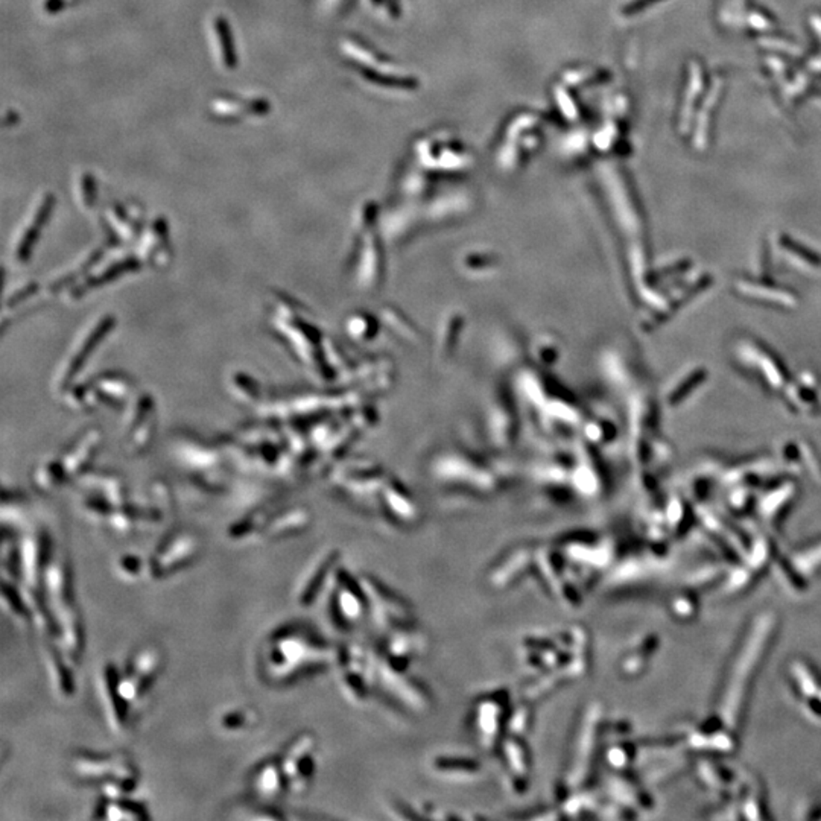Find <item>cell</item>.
Wrapping results in <instances>:
<instances>
[{
    "instance_id": "9c48e42d",
    "label": "cell",
    "mask_w": 821,
    "mask_h": 821,
    "mask_svg": "<svg viewBox=\"0 0 821 821\" xmlns=\"http://www.w3.org/2000/svg\"><path fill=\"white\" fill-rule=\"evenodd\" d=\"M247 781L251 795L262 803H273L287 792L278 756L262 759L251 768Z\"/></svg>"
},
{
    "instance_id": "30bf717a",
    "label": "cell",
    "mask_w": 821,
    "mask_h": 821,
    "mask_svg": "<svg viewBox=\"0 0 821 821\" xmlns=\"http://www.w3.org/2000/svg\"><path fill=\"white\" fill-rule=\"evenodd\" d=\"M501 753L504 773L513 791H523L528 786L531 771V756L527 744L520 739V735H513L501 741L497 747Z\"/></svg>"
},
{
    "instance_id": "3957f363",
    "label": "cell",
    "mask_w": 821,
    "mask_h": 821,
    "mask_svg": "<svg viewBox=\"0 0 821 821\" xmlns=\"http://www.w3.org/2000/svg\"><path fill=\"white\" fill-rule=\"evenodd\" d=\"M510 695L504 689L484 693L473 701L470 729L473 738L484 750H495L504 739V730L510 725L513 709Z\"/></svg>"
},
{
    "instance_id": "4fadbf2b",
    "label": "cell",
    "mask_w": 821,
    "mask_h": 821,
    "mask_svg": "<svg viewBox=\"0 0 821 821\" xmlns=\"http://www.w3.org/2000/svg\"><path fill=\"white\" fill-rule=\"evenodd\" d=\"M309 525L310 514L306 510H303V508L283 510L273 513L264 531H262V537L271 541L285 540L301 534L303 531L309 528Z\"/></svg>"
},
{
    "instance_id": "e0dca14e",
    "label": "cell",
    "mask_w": 821,
    "mask_h": 821,
    "mask_svg": "<svg viewBox=\"0 0 821 821\" xmlns=\"http://www.w3.org/2000/svg\"><path fill=\"white\" fill-rule=\"evenodd\" d=\"M116 572L125 581H137L146 575V564L135 554H123L116 560Z\"/></svg>"
},
{
    "instance_id": "7c38bea8",
    "label": "cell",
    "mask_w": 821,
    "mask_h": 821,
    "mask_svg": "<svg viewBox=\"0 0 821 821\" xmlns=\"http://www.w3.org/2000/svg\"><path fill=\"white\" fill-rule=\"evenodd\" d=\"M93 818L108 821H142L149 820L151 817L148 808L142 801L135 800L133 795L121 799H107L100 795L93 808Z\"/></svg>"
},
{
    "instance_id": "ba28073f",
    "label": "cell",
    "mask_w": 821,
    "mask_h": 821,
    "mask_svg": "<svg viewBox=\"0 0 821 821\" xmlns=\"http://www.w3.org/2000/svg\"><path fill=\"white\" fill-rule=\"evenodd\" d=\"M119 672L121 670L114 662H107L99 672V693L100 698H103L100 701H103L108 725L116 733L123 732L133 719V714L126 707L122 697L119 695V691H117V675H119Z\"/></svg>"
},
{
    "instance_id": "6da1fadb",
    "label": "cell",
    "mask_w": 821,
    "mask_h": 821,
    "mask_svg": "<svg viewBox=\"0 0 821 821\" xmlns=\"http://www.w3.org/2000/svg\"><path fill=\"white\" fill-rule=\"evenodd\" d=\"M338 648L309 628L289 622L269 633L259 653V674L269 686L285 688L336 665Z\"/></svg>"
},
{
    "instance_id": "5bb4252c",
    "label": "cell",
    "mask_w": 821,
    "mask_h": 821,
    "mask_svg": "<svg viewBox=\"0 0 821 821\" xmlns=\"http://www.w3.org/2000/svg\"><path fill=\"white\" fill-rule=\"evenodd\" d=\"M46 663L50 681H52V686L58 695L66 700L72 698L76 692L73 675L75 668L67 662V658L63 656L57 643L50 639H47L46 643Z\"/></svg>"
},
{
    "instance_id": "2e32d148",
    "label": "cell",
    "mask_w": 821,
    "mask_h": 821,
    "mask_svg": "<svg viewBox=\"0 0 821 821\" xmlns=\"http://www.w3.org/2000/svg\"><path fill=\"white\" fill-rule=\"evenodd\" d=\"M219 730L227 735H239L257 725V710L250 706H233L223 710L218 718Z\"/></svg>"
},
{
    "instance_id": "5b68a950",
    "label": "cell",
    "mask_w": 821,
    "mask_h": 821,
    "mask_svg": "<svg viewBox=\"0 0 821 821\" xmlns=\"http://www.w3.org/2000/svg\"><path fill=\"white\" fill-rule=\"evenodd\" d=\"M285 776L286 790L294 795L309 791L317 773V739L309 732H301L286 744L278 755Z\"/></svg>"
},
{
    "instance_id": "52a82bcc",
    "label": "cell",
    "mask_w": 821,
    "mask_h": 821,
    "mask_svg": "<svg viewBox=\"0 0 821 821\" xmlns=\"http://www.w3.org/2000/svg\"><path fill=\"white\" fill-rule=\"evenodd\" d=\"M338 558H340V554L333 549H327L326 552L318 555V558L312 562L300 580L297 594H295V601L300 607L309 608L315 604V601L326 590L329 581L333 577Z\"/></svg>"
},
{
    "instance_id": "277c9868",
    "label": "cell",
    "mask_w": 821,
    "mask_h": 821,
    "mask_svg": "<svg viewBox=\"0 0 821 821\" xmlns=\"http://www.w3.org/2000/svg\"><path fill=\"white\" fill-rule=\"evenodd\" d=\"M202 540L193 531H176L160 543L146 562V575L154 581H163L180 573L198 560Z\"/></svg>"
},
{
    "instance_id": "9a60e30c",
    "label": "cell",
    "mask_w": 821,
    "mask_h": 821,
    "mask_svg": "<svg viewBox=\"0 0 821 821\" xmlns=\"http://www.w3.org/2000/svg\"><path fill=\"white\" fill-rule=\"evenodd\" d=\"M429 769L437 777L453 782L473 781L482 773L481 762L467 756L437 755L429 762Z\"/></svg>"
},
{
    "instance_id": "7a4b0ae2",
    "label": "cell",
    "mask_w": 821,
    "mask_h": 821,
    "mask_svg": "<svg viewBox=\"0 0 821 821\" xmlns=\"http://www.w3.org/2000/svg\"><path fill=\"white\" fill-rule=\"evenodd\" d=\"M370 615L368 596L362 580L336 566L330 580L327 617L338 631H352Z\"/></svg>"
},
{
    "instance_id": "8992f818",
    "label": "cell",
    "mask_w": 821,
    "mask_h": 821,
    "mask_svg": "<svg viewBox=\"0 0 821 821\" xmlns=\"http://www.w3.org/2000/svg\"><path fill=\"white\" fill-rule=\"evenodd\" d=\"M336 666L344 695L356 705L366 702L375 684V662L370 653L359 645H344L338 648Z\"/></svg>"
},
{
    "instance_id": "8fae6325",
    "label": "cell",
    "mask_w": 821,
    "mask_h": 821,
    "mask_svg": "<svg viewBox=\"0 0 821 821\" xmlns=\"http://www.w3.org/2000/svg\"><path fill=\"white\" fill-rule=\"evenodd\" d=\"M163 651L157 645L148 643V645H142L134 651L123 671L130 674L134 680H137L143 688H146L151 692L152 686H154V683L163 671Z\"/></svg>"
}]
</instances>
